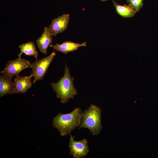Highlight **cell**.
<instances>
[{
	"label": "cell",
	"instance_id": "13",
	"mask_svg": "<svg viewBox=\"0 0 158 158\" xmlns=\"http://www.w3.org/2000/svg\"><path fill=\"white\" fill-rule=\"evenodd\" d=\"M21 52L18 54V57H21L24 53L26 56H33L37 60L38 52L37 51L34 43L29 41L19 46Z\"/></svg>",
	"mask_w": 158,
	"mask_h": 158
},
{
	"label": "cell",
	"instance_id": "15",
	"mask_svg": "<svg viewBox=\"0 0 158 158\" xmlns=\"http://www.w3.org/2000/svg\"><path fill=\"white\" fill-rule=\"evenodd\" d=\"M100 0L103 1H105L109 0Z\"/></svg>",
	"mask_w": 158,
	"mask_h": 158
},
{
	"label": "cell",
	"instance_id": "3",
	"mask_svg": "<svg viewBox=\"0 0 158 158\" xmlns=\"http://www.w3.org/2000/svg\"><path fill=\"white\" fill-rule=\"evenodd\" d=\"M102 110L100 108L92 104L83 112L81 123L78 129L89 130L93 135H97L101 131Z\"/></svg>",
	"mask_w": 158,
	"mask_h": 158
},
{
	"label": "cell",
	"instance_id": "8",
	"mask_svg": "<svg viewBox=\"0 0 158 158\" xmlns=\"http://www.w3.org/2000/svg\"><path fill=\"white\" fill-rule=\"evenodd\" d=\"M32 76H16L13 81V89L12 94L25 93L32 87Z\"/></svg>",
	"mask_w": 158,
	"mask_h": 158
},
{
	"label": "cell",
	"instance_id": "10",
	"mask_svg": "<svg viewBox=\"0 0 158 158\" xmlns=\"http://www.w3.org/2000/svg\"><path fill=\"white\" fill-rule=\"evenodd\" d=\"M52 36L49 27H44L42 35L36 41L37 46L41 52L47 54V48L52 41L53 38Z\"/></svg>",
	"mask_w": 158,
	"mask_h": 158
},
{
	"label": "cell",
	"instance_id": "7",
	"mask_svg": "<svg viewBox=\"0 0 158 158\" xmlns=\"http://www.w3.org/2000/svg\"><path fill=\"white\" fill-rule=\"evenodd\" d=\"M69 14H64L53 19L49 26L52 35L56 36L64 31L67 28L70 19Z\"/></svg>",
	"mask_w": 158,
	"mask_h": 158
},
{
	"label": "cell",
	"instance_id": "4",
	"mask_svg": "<svg viewBox=\"0 0 158 158\" xmlns=\"http://www.w3.org/2000/svg\"><path fill=\"white\" fill-rule=\"evenodd\" d=\"M56 54L52 52L48 56L38 60H36L32 63L31 73L30 75L33 77V83H35L38 80H42L45 76L49 66Z\"/></svg>",
	"mask_w": 158,
	"mask_h": 158
},
{
	"label": "cell",
	"instance_id": "1",
	"mask_svg": "<svg viewBox=\"0 0 158 158\" xmlns=\"http://www.w3.org/2000/svg\"><path fill=\"white\" fill-rule=\"evenodd\" d=\"M83 112L80 107H76L70 113H59L53 119L52 126L57 129L62 136H66L80 124Z\"/></svg>",
	"mask_w": 158,
	"mask_h": 158
},
{
	"label": "cell",
	"instance_id": "12",
	"mask_svg": "<svg viewBox=\"0 0 158 158\" xmlns=\"http://www.w3.org/2000/svg\"><path fill=\"white\" fill-rule=\"evenodd\" d=\"M112 1L116 12L123 17L131 18L136 13L130 5H122L118 4L113 0Z\"/></svg>",
	"mask_w": 158,
	"mask_h": 158
},
{
	"label": "cell",
	"instance_id": "14",
	"mask_svg": "<svg viewBox=\"0 0 158 158\" xmlns=\"http://www.w3.org/2000/svg\"><path fill=\"white\" fill-rule=\"evenodd\" d=\"M127 2L136 12L139 11L143 5V0H127Z\"/></svg>",
	"mask_w": 158,
	"mask_h": 158
},
{
	"label": "cell",
	"instance_id": "2",
	"mask_svg": "<svg viewBox=\"0 0 158 158\" xmlns=\"http://www.w3.org/2000/svg\"><path fill=\"white\" fill-rule=\"evenodd\" d=\"M64 74L56 83H52L51 86L56 94L57 97L60 99L62 103L68 102L77 94V89L73 84L74 78L71 76L69 68L65 63Z\"/></svg>",
	"mask_w": 158,
	"mask_h": 158
},
{
	"label": "cell",
	"instance_id": "11",
	"mask_svg": "<svg viewBox=\"0 0 158 158\" xmlns=\"http://www.w3.org/2000/svg\"><path fill=\"white\" fill-rule=\"evenodd\" d=\"M13 76L5 74L0 75V97L7 94H12L13 89Z\"/></svg>",
	"mask_w": 158,
	"mask_h": 158
},
{
	"label": "cell",
	"instance_id": "5",
	"mask_svg": "<svg viewBox=\"0 0 158 158\" xmlns=\"http://www.w3.org/2000/svg\"><path fill=\"white\" fill-rule=\"evenodd\" d=\"M31 66L32 63L29 61L18 57L16 59L8 61L1 73L17 76L19 75V73L23 70L31 68Z\"/></svg>",
	"mask_w": 158,
	"mask_h": 158
},
{
	"label": "cell",
	"instance_id": "9",
	"mask_svg": "<svg viewBox=\"0 0 158 158\" xmlns=\"http://www.w3.org/2000/svg\"><path fill=\"white\" fill-rule=\"evenodd\" d=\"M86 42L80 44L69 41H66L63 42L61 44L56 43L55 45L51 44L49 47L53 48L54 50L66 54L69 52L76 50L79 47H86Z\"/></svg>",
	"mask_w": 158,
	"mask_h": 158
},
{
	"label": "cell",
	"instance_id": "6",
	"mask_svg": "<svg viewBox=\"0 0 158 158\" xmlns=\"http://www.w3.org/2000/svg\"><path fill=\"white\" fill-rule=\"evenodd\" d=\"M69 148L70 154L75 158H82L89 152L87 140L85 138L75 141L71 133L70 134Z\"/></svg>",
	"mask_w": 158,
	"mask_h": 158
}]
</instances>
